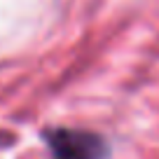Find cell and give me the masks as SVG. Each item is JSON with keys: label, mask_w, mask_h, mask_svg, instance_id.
<instances>
[{"label": "cell", "mask_w": 159, "mask_h": 159, "mask_svg": "<svg viewBox=\"0 0 159 159\" xmlns=\"http://www.w3.org/2000/svg\"><path fill=\"white\" fill-rule=\"evenodd\" d=\"M47 140L54 159H103L108 152L103 138L89 131L59 129L49 134Z\"/></svg>", "instance_id": "6da1fadb"}]
</instances>
